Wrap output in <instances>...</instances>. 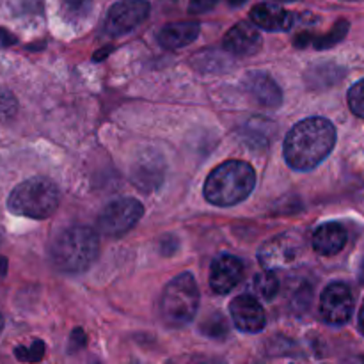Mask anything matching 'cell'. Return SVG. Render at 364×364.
<instances>
[{"mask_svg": "<svg viewBox=\"0 0 364 364\" xmlns=\"http://www.w3.org/2000/svg\"><path fill=\"white\" fill-rule=\"evenodd\" d=\"M219 0H191L188 2V11L192 14H205L208 11H212L217 6Z\"/></svg>", "mask_w": 364, "mask_h": 364, "instance_id": "cell-26", "label": "cell"}, {"mask_svg": "<svg viewBox=\"0 0 364 364\" xmlns=\"http://www.w3.org/2000/svg\"><path fill=\"white\" fill-rule=\"evenodd\" d=\"M85 345V333L82 329H75L71 333L70 340V352H77L78 348H82Z\"/></svg>", "mask_w": 364, "mask_h": 364, "instance_id": "cell-27", "label": "cell"}, {"mask_svg": "<svg viewBox=\"0 0 364 364\" xmlns=\"http://www.w3.org/2000/svg\"><path fill=\"white\" fill-rule=\"evenodd\" d=\"M249 92L256 98V102L262 103L263 107L269 109H276L283 103V92H281L279 85L274 82L272 77L265 73H255L247 78L245 82Z\"/></svg>", "mask_w": 364, "mask_h": 364, "instance_id": "cell-16", "label": "cell"}, {"mask_svg": "<svg viewBox=\"0 0 364 364\" xmlns=\"http://www.w3.org/2000/svg\"><path fill=\"white\" fill-rule=\"evenodd\" d=\"M348 32V21L340 20L336 25L333 27V31L326 36H320V38H311V43L315 48L318 50H326V48H333L334 45L341 41V39L347 36Z\"/></svg>", "mask_w": 364, "mask_h": 364, "instance_id": "cell-21", "label": "cell"}, {"mask_svg": "<svg viewBox=\"0 0 364 364\" xmlns=\"http://www.w3.org/2000/svg\"><path fill=\"white\" fill-rule=\"evenodd\" d=\"M59 188L48 178L36 176L18 185L9 196L7 206L16 215L28 219H46L59 206Z\"/></svg>", "mask_w": 364, "mask_h": 364, "instance_id": "cell-4", "label": "cell"}, {"mask_svg": "<svg viewBox=\"0 0 364 364\" xmlns=\"http://www.w3.org/2000/svg\"><path fill=\"white\" fill-rule=\"evenodd\" d=\"M135 185L139 188H144V191H153V188L159 187L162 183L164 178V167L156 162V159L153 160H142L137 166L134 167V173H132Z\"/></svg>", "mask_w": 364, "mask_h": 364, "instance_id": "cell-18", "label": "cell"}, {"mask_svg": "<svg viewBox=\"0 0 364 364\" xmlns=\"http://www.w3.org/2000/svg\"><path fill=\"white\" fill-rule=\"evenodd\" d=\"M336 144V128L326 117H308L284 139V159L291 169L311 171L327 159Z\"/></svg>", "mask_w": 364, "mask_h": 364, "instance_id": "cell-1", "label": "cell"}, {"mask_svg": "<svg viewBox=\"0 0 364 364\" xmlns=\"http://www.w3.org/2000/svg\"><path fill=\"white\" fill-rule=\"evenodd\" d=\"M251 288L252 291H255L256 297L265 299V301H272L277 295V291H279V281H277V277L274 276L272 272H267L265 270V272L256 274L255 279H252Z\"/></svg>", "mask_w": 364, "mask_h": 364, "instance_id": "cell-20", "label": "cell"}, {"mask_svg": "<svg viewBox=\"0 0 364 364\" xmlns=\"http://www.w3.org/2000/svg\"><path fill=\"white\" fill-rule=\"evenodd\" d=\"M320 311L323 320L331 326L347 323L354 311V297L350 288L343 283H331L320 299Z\"/></svg>", "mask_w": 364, "mask_h": 364, "instance_id": "cell-9", "label": "cell"}, {"mask_svg": "<svg viewBox=\"0 0 364 364\" xmlns=\"http://www.w3.org/2000/svg\"><path fill=\"white\" fill-rule=\"evenodd\" d=\"M230 313L235 327L240 329L242 333H259L267 323V316L262 304L258 302V299L251 297V295L235 297L230 304Z\"/></svg>", "mask_w": 364, "mask_h": 364, "instance_id": "cell-10", "label": "cell"}, {"mask_svg": "<svg viewBox=\"0 0 364 364\" xmlns=\"http://www.w3.org/2000/svg\"><path fill=\"white\" fill-rule=\"evenodd\" d=\"M16 109H18V103L16 100H14V96L11 95L7 89L0 87V119L2 121L11 119V117L16 114Z\"/></svg>", "mask_w": 364, "mask_h": 364, "instance_id": "cell-25", "label": "cell"}, {"mask_svg": "<svg viewBox=\"0 0 364 364\" xmlns=\"http://www.w3.org/2000/svg\"><path fill=\"white\" fill-rule=\"evenodd\" d=\"M262 34L258 28L249 21H240L228 31L224 36V48L233 55L251 57L262 48Z\"/></svg>", "mask_w": 364, "mask_h": 364, "instance_id": "cell-12", "label": "cell"}, {"mask_svg": "<svg viewBox=\"0 0 364 364\" xmlns=\"http://www.w3.org/2000/svg\"><path fill=\"white\" fill-rule=\"evenodd\" d=\"M149 9H151V6H149L148 0H121V2H116L107 13V34L114 36V38L128 34L149 16Z\"/></svg>", "mask_w": 364, "mask_h": 364, "instance_id": "cell-8", "label": "cell"}, {"mask_svg": "<svg viewBox=\"0 0 364 364\" xmlns=\"http://www.w3.org/2000/svg\"><path fill=\"white\" fill-rule=\"evenodd\" d=\"M201 31L198 21H174L167 23L159 32V43L167 50H178L196 41Z\"/></svg>", "mask_w": 364, "mask_h": 364, "instance_id": "cell-14", "label": "cell"}, {"mask_svg": "<svg viewBox=\"0 0 364 364\" xmlns=\"http://www.w3.org/2000/svg\"><path fill=\"white\" fill-rule=\"evenodd\" d=\"M313 249L318 255L323 256H333L338 255L341 249L347 244V230L341 224L336 223H327L322 224L315 230L313 233Z\"/></svg>", "mask_w": 364, "mask_h": 364, "instance_id": "cell-15", "label": "cell"}, {"mask_svg": "<svg viewBox=\"0 0 364 364\" xmlns=\"http://www.w3.org/2000/svg\"><path fill=\"white\" fill-rule=\"evenodd\" d=\"M256 173L251 164L230 160L210 173L205 183V198L215 206H233L251 196Z\"/></svg>", "mask_w": 364, "mask_h": 364, "instance_id": "cell-2", "label": "cell"}, {"mask_svg": "<svg viewBox=\"0 0 364 364\" xmlns=\"http://www.w3.org/2000/svg\"><path fill=\"white\" fill-rule=\"evenodd\" d=\"M359 329H361V333L364 334V306H363L361 313H359Z\"/></svg>", "mask_w": 364, "mask_h": 364, "instance_id": "cell-30", "label": "cell"}, {"mask_svg": "<svg viewBox=\"0 0 364 364\" xmlns=\"http://www.w3.org/2000/svg\"><path fill=\"white\" fill-rule=\"evenodd\" d=\"M359 281L364 284V259L361 262V265H359Z\"/></svg>", "mask_w": 364, "mask_h": 364, "instance_id": "cell-31", "label": "cell"}, {"mask_svg": "<svg viewBox=\"0 0 364 364\" xmlns=\"http://www.w3.org/2000/svg\"><path fill=\"white\" fill-rule=\"evenodd\" d=\"M144 213V206L134 198H119L109 203L98 217V230L105 237H123L132 230Z\"/></svg>", "mask_w": 364, "mask_h": 364, "instance_id": "cell-6", "label": "cell"}, {"mask_svg": "<svg viewBox=\"0 0 364 364\" xmlns=\"http://www.w3.org/2000/svg\"><path fill=\"white\" fill-rule=\"evenodd\" d=\"M198 308L199 290L192 274H180L164 288L162 299H160V313L167 326H187L194 320Z\"/></svg>", "mask_w": 364, "mask_h": 364, "instance_id": "cell-5", "label": "cell"}, {"mask_svg": "<svg viewBox=\"0 0 364 364\" xmlns=\"http://www.w3.org/2000/svg\"><path fill=\"white\" fill-rule=\"evenodd\" d=\"M251 20L256 27H262L270 32H277L291 28V25H294V14L288 13L281 6H276V4L263 2L252 7Z\"/></svg>", "mask_w": 364, "mask_h": 364, "instance_id": "cell-13", "label": "cell"}, {"mask_svg": "<svg viewBox=\"0 0 364 364\" xmlns=\"http://www.w3.org/2000/svg\"><path fill=\"white\" fill-rule=\"evenodd\" d=\"M63 18L71 25H80L91 16L92 0H60Z\"/></svg>", "mask_w": 364, "mask_h": 364, "instance_id": "cell-19", "label": "cell"}, {"mask_svg": "<svg viewBox=\"0 0 364 364\" xmlns=\"http://www.w3.org/2000/svg\"><path fill=\"white\" fill-rule=\"evenodd\" d=\"M203 334L210 338H224L228 334V322L220 313H213L212 316L201 323Z\"/></svg>", "mask_w": 364, "mask_h": 364, "instance_id": "cell-22", "label": "cell"}, {"mask_svg": "<svg viewBox=\"0 0 364 364\" xmlns=\"http://www.w3.org/2000/svg\"><path fill=\"white\" fill-rule=\"evenodd\" d=\"M302 255V242L297 235L284 233L270 238L262 245L258 259L267 272L287 269Z\"/></svg>", "mask_w": 364, "mask_h": 364, "instance_id": "cell-7", "label": "cell"}, {"mask_svg": "<svg viewBox=\"0 0 364 364\" xmlns=\"http://www.w3.org/2000/svg\"><path fill=\"white\" fill-rule=\"evenodd\" d=\"M14 355L21 363H39L45 358V343L41 340H34L31 347H18Z\"/></svg>", "mask_w": 364, "mask_h": 364, "instance_id": "cell-23", "label": "cell"}, {"mask_svg": "<svg viewBox=\"0 0 364 364\" xmlns=\"http://www.w3.org/2000/svg\"><path fill=\"white\" fill-rule=\"evenodd\" d=\"M274 130H276V128H274L272 121L263 119V117H255V119L249 121L247 124H244L242 135H244L245 142H247L251 148L263 149L270 144Z\"/></svg>", "mask_w": 364, "mask_h": 364, "instance_id": "cell-17", "label": "cell"}, {"mask_svg": "<svg viewBox=\"0 0 364 364\" xmlns=\"http://www.w3.org/2000/svg\"><path fill=\"white\" fill-rule=\"evenodd\" d=\"M14 43H16V38L9 31H6V28H0V45L9 46L14 45Z\"/></svg>", "mask_w": 364, "mask_h": 364, "instance_id": "cell-28", "label": "cell"}, {"mask_svg": "<svg viewBox=\"0 0 364 364\" xmlns=\"http://www.w3.org/2000/svg\"><path fill=\"white\" fill-rule=\"evenodd\" d=\"M228 2H230L233 7H237V6H242L244 2H247V0H228Z\"/></svg>", "mask_w": 364, "mask_h": 364, "instance_id": "cell-32", "label": "cell"}, {"mask_svg": "<svg viewBox=\"0 0 364 364\" xmlns=\"http://www.w3.org/2000/svg\"><path fill=\"white\" fill-rule=\"evenodd\" d=\"M7 274V259L4 256H0V279H4Z\"/></svg>", "mask_w": 364, "mask_h": 364, "instance_id": "cell-29", "label": "cell"}, {"mask_svg": "<svg viewBox=\"0 0 364 364\" xmlns=\"http://www.w3.org/2000/svg\"><path fill=\"white\" fill-rule=\"evenodd\" d=\"M279 2H294V0H279Z\"/></svg>", "mask_w": 364, "mask_h": 364, "instance_id": "cell-34", "label": "cell"}, {"mask_svg": "<svg viewBox=\"0 0 364 364\" xmlns=\"http://www.w3.org/2000/svg\"><path fill=\"white\" fill-rule=\"evenodd\" d=\"M100 242L91 228L73 226L60 231L52 242L53 265L63 272L77 274L87 270L98 258Z\"/></svg>", "mask_w": 364, "mask_h": 364, "instance_id": "cell-3", "label": "cell"}, {"mask_svg": "<svg viewBox=\"0 0 364 364\" xmlns=\"http://www.w3.org/2000/svg\"><path fill=\"white\" fill-rule=\"evenodd\" d=\"M2 329H4V316L0 315V333H2Z\"/></svg>", "mask_w": 364, "mask_h": 364, "instance_id": "cell-33", "label": "cell"}, {"mask_svg": "<svg viewBox=\"0 0 364 364\" xmlns=\"http://www.w3.org/2000/svg\"><path fill=\"white\" fill-rule=\"evenodd\" d=\"M348 107L355 116L364 117V78L352 85L348 91Z\"/></svg>", "mask_w": 364, "mask_h": 364, "instance_id": "cell-24", "label": "cell"}, {"mask_svg": "<svg viewBox=\"0 0 364 364\" xmlns=\"http://www.w3.org/2000/svg\"><path fill=\"white\" fill-rule=\"evenodd\" d=\"M345 2H355V0H345Z\"/></svg>", "mask_w": 364, "mask_h": 364, "instance_id": "cell-35", "label": "cell"}, {"mask_svg": "<svg viewBox=\"0 0 364 364\" xmlns=\"http://www.w3.org/2000/svg\"><path fill=\"white\" fill-rule=\"evenodd\" d=\"M244 277V263L231 255H220L213 259L210 269V287L215 294H230Z\"/></svg>", "mask_w": 364, "mask_h": 364, "instance_id": "cell-11", "label": "cell"}]
</instances>
